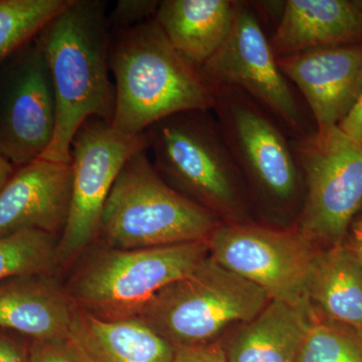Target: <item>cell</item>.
<instances>
[{"mask_svg": "<svg viewBox=\"0 0 362 362\" xmlns=\"http://www.w3.org/2000/svg\"><path fill=\"white\" fill-rule=\"evenodd\" d=\"M152 164L178 194L221 223H249V194L211 111H187L162 119L145 132Z\"/></svg>", "mask_w": 362, "mask_h": 362, "instance_id": "obj_3", "label": "cell"}, {"mask_svg": "<svg viewBox=\"0 0 362 362\" xmlns=\"http://www.w3.org/2000/svg\"><path fill=\"white\" fill-rule=\"evenodd\" d=\"M237 0H162L154 20L181 58L199 70L232 30Z\"/></svg>", "mask_w": 362, "mask_h": 362, "instance_id": "obj_19", "label": "cell"}, {"mask_svg": "<svg viewBox=\"0 0 362 362\" xmlns=\"http://www.w3.org/2000/svg\"><path fill=\"white\" fill-rule=\"evenodd\" d=\"M206 242L218 264L258 286L270 301L311 305L307 287L318 247L294 226L221 223Z\"/></svg>", "mask_w": 362, "mask_h": 362, "instance_id": "obj_10", "label": "cell"}, {"mask_svg": "<svg viewBox=\"0 0 362 362\" xmlns=\"http://www.w3.org/2000/svg\"><path fill=\"white\" fill-rule=\"evenodd\" d=\"M221 221L157 173L148 148L124 164L105 204L97 242L120 250L207 240Z\"/></svg>", "mask_w": 362, "mask_h": 362, "instance_id": "obj_4", "label": "cell"}, {"mask_svg": "<svg viewBox=\"0 0 362 362\" xmlns=\"http://www.w3.org/2000/svg\"><path fill=\"white\" fill-rule=\"evenodd\" d=\"M71 0H0V64L37 37Z\"/></svg>", "mask_w": 362, "mask_h": 362, "instance_id": "obj_22", "label": "cell"}, {"mask_svg": "<svg viewBox=\"0 0 362 362\" xmlns=\"http://www.w3.org/2000/svg\"><path fill=\"white\" fill-rule=\"evenodd\" d=\"M109 66L115 86L110 125L120 134H144L181 112L213 110L214 88L181 58L154 18L111 32Z\"/></svg>", "mask_w": 362, "mask_h": 362, "instance_id": "obj_2", "label": "cell"}, {"mask_svg": "<svg viewBox=\"0 0 362 362\" xmlns=\"http://www.w3.org/2000/svg\"><path fill=\"white\" fill-rule=\"evenodd\" d=\"M347 242L354 249V251L356 252V256L358 257L362 266V232L354 228H350Z\"/></svg>", "mask_w": 362, "mask_h": 362, "instance_id": "obj_30", "label": "cell"}, {"mask_svg": "<svg viewBox=\"0 0 362 362\" xmlns=\"http://www.w3.org/2000/svg\"><path fill=\"white\" fill-rule=\"evenodd\" d=\"M299 90L316 131L338 127L362 94V42L318 47L278 58Z\"/></svg>", "mask_w": 362, "mask_h": 362, "instance_id": "obj_13", "label": "cell"}, {"mask_svg": "<svg viewBox=\"0 0 362 362\" xmlns=\"http://www.w3.org/2000/svg\"><path fill=\"white\" fill-rule=\"evenodd\" d=\"M148 148L146 135L116 132L102 119H88L71 145L73 188L68 221L57 247L59 268L71 266L99 237L105 204L125 162Z\"/></svg>", "mask_w": 362, "mask_h": 362, "instance_id": "obj_11", "label": "cell"}, {"mask_svg": "<svg viewBox=\"0 0 362 362\" xmlns=\"http://www.w3.org/2000/svg\"><path fill=\"white\" fill-rule=\"evenodd\" d=\"M76 305L54 275H28L0 283V329L30 341L68 339Z\"/></svg>", "mask_w": 362, "mask_h": 362, "instance_id": "obj_15", "label": "cell"}, {"mask_svg": "<svg viewBox=\"0 0 362 362\" xmlns=\"http://www.w3.org/2000/svg\"><path fill=\"white\" fill-rule=\"evenodd\" d=\"M291 144L303 178L294 228L316 247L343 244L362 207V143L334 127Z\"/></svg>", "mask_w": 362, "mask_h": 362, "instance_id": "obj_8", "label": "cell"}, {"mask_svg": "<svg viewBox=\"0 0 362 362\" xmlns=\"http://www.w3.org/2000/svg\"><path fill=\"white\" fill-rule=\"evenodd\" d=\"M173 362H228L225 349L218 342L194 346L175 347Z\"/></svg>", "mask_w": 362, "mask_h": 362, "instance_id": "obj_26", "label": "cell"}, {"mask_svg": "<svg viewBox=\"0 0 362 362\" xmlns=\"http://www.w3.org/2000/svg\"><path fill=\"white\" fill-rule=\"evenodd\" d=\"M269 302L261 288L209 255L188 275L156 293L135 318L175 349L194 346L214 342L226 328L252 320Z\"/></svg>", "mask_w": 362, "mask_h": 362, "instance_id": "obj_7", "label": "cell"}, {"mask_svg": "<svg viewBox=\"0 0 362 362\" xmlns=\"http://www.w3.org/2000/svg\"><path fill=\"white\" fill-rule=\"evenodd\" d=\"M56 116L49 69L35 39L0 64V153L16 169L40 158Z\"/></svg>", "mask_w": 362, "mask_h": 362, "instance_id": "obj_12", "label": "cell"}, {"mask_svg": "<svg viewBox=\"0 0 362 362\" xmlns=\"http://www.w3.org/2000/svg\"><path fill=\"white\" fill-rule=\"evenodd\" d=\"M158 0H118L108 11L111 32L133 28L156 16Z\"/></svg>", "mask_w": 362, "mask_h": 362, "instance_id": "obj_24", "label": "cell"}, {"mask_svg": "<svg viewBox=\"0 0 362 362\" xmlns=\"http://www.w3.org/2000/svg\"><path fill=\"white\" fill-rule=\"evenodd\" d=\"M307 293L317 314L362 330V266L347 240L318 247Z\"/></svg>", "mask_w": 362, "mask_h": 362, "instance_id": "obj_20", "label": "cell"}, {"mask_svg": "<svg viewBox=\"0 0 362 362\" xmlns=\"http://www.w3.org/2000/svg\"><path fill=\"white\" fill-rule=\"evenodd\" d=\"M47 62L56 101V127L40 158L71 163L74 136L88 119L111 124L115 110L109 54L108 2L71 0L35 37Z\"/></svg>", "mask_w": 362, "mask_h": 362, "instance_id": "obj_1", "label": "cell"}, {"mask_svg": "<svg viewBox=\"0 0 362 362\" xmlns=\"http://www.w3.org/2000/svg\"><path fill=\"white\" fill-rule=\"evenodd\" d=\"M95 246L80 257L65 287L76 306L104 319L135 317L156 293L209 255L206 240L137 250Z\"/></svg>", "mask_w": 362, "mask_h": 362, "instance_id": "obj_5", "label": "cell"}, {"mask_svg": "<svg viewBox=\"0 0 362 362\" xmlns=\"http://www.w3.org/2000/svg\"><path fill=\"white\" fill-rule=\"evenodd\" d=\"M213 112L254 199L274 218L296 221L303 178L287 131L240 90L213 87Z\"/></svg>", "mask_w": 362, "mask_h": 362, "instance_id": "obj_6", "label": "cell"}, {"mask_svg": "<svg viewBox=\"0 0 362 362\" xmlns=\"http://www.w3.org/2000/svg\"><path fill=\"white\" fill-rule=\"evenodd\" d=\"M296 362H362V330L318 314Z\"/></svg>", "mask_w": 362, "mask_h": 362, "instance_id": "obj_23", "label": "cell"}, {"mask_svg": "<svg viewBox=\"0 0 362 362\" xmlns=\"http://www.w3.org/2000/svg\"><path fill=\"white\" fill-rule=\"evenodd\" d=\"M199 71L211 87L233 88L246 95L290 137L315 131L306 106L279 66L261 18L250 2L237 0L232 30Z\"/></svg>", "mask_w": 362, "mask_h": 362, "instance_id": "obj_9", "label": "cell"}, {"mask_svg": "<svg viewBox=\"0 0 362 362\" xmlns=\"http://www.w3.org/2000/svg\"><path fill=\"white\" fill-rule=\"evenodd\" d=\"M351 228H356V230H361V232H362V207L361 211H359L358 214H357L354 223H352Z\"/></svg>", "mask_w": 362, "mask_h": 362, "instance_id": "obj_31", "label": "cell"}, {"mask_svg": "<svg viewBox=\"0 0 362 362\" xmlns=\"http://www.w3.org/2000/svg\"><path fill=\"white\" fill-rule=\"evenodd\" d=\"M11 331L0 329V362H30V343Z\"/></svg>", "mask_w": 362, "mask_h": 362, "instance_id": "obj_27", "label": "cell"}, {"mask_svg": "<svg viewBox=\"0 0 362 362\" xmlns=\"http://www.w3.org/2000/svg\"><path fill=\"white\" fill-rule=\"evenodd\" d=\"M69 340L88 362H173L175 349L135 317L104 319L76 306Z\"/></svg>", "mask_w": 362, "mask_h": 362, "instance_id": "obj_17", "label": "cell"}, {"mask_svg": "<svg viewBox=\"0 0 362 362\" xmlns=\"http://www.w3.org/2000/svg\"><path fill=\"white\" fill-rule=\"evenodd\" d=\"M30 362H88L70 340L30 341Z\"/></svg>", "mask_w": 362, "mask_h": 362, "instance_id": "obj_25", "label": "cell"}, {"mask_svg": "<svg viewBox=\"0 0 362 362\" xmlns=\"http://www.w3.org/2000/svg\"><path fill=\"white\" fill-rule=\"evenodd\" d=\"M71 163L39 158L16 169L0 192V238L23 230L62 235L71 202Z\"/></svg>", "mask_w": 362, "mask_h": 362, "instance_id": "obj_14", "label": "cell"}, {"mask_svg": "<svg viewBox=\"0 0 362 362\" xmlns=\"http://www.w3.org/2000/svg\"><path fill=\"white\" fill-rule=\"evenodd\" d=\"M338 128L352 139L362 143V94L354 110L350 112Z\"/></svg>", "mask_w": 362, "mask_h": 362, "instance_id": "obj_28", "label": "cell"}, {"mask_svg": "<svg viewBox=\"0 0 362 362\" xmlns=\"http://www.w3.org/2000/svg\"><path fill=\"white\" fill-rule=\"evenodd\" d=\"M318 314L312 305L293 306L271 300L239 327L225 349L228 362H296Z\"/></svg>", "mask_w": 362, "mask_h": 362, "instance_id": "obj_18", "label": "cell"}, {"mask_svg": "<svg viewBox=\"0 0 362 362\" xmlns=\"http://www.w3.org/2000/svg\"><path fill=\"white\" fill-rule=\"evenodd\" d=\"M16 171V168H14L13 164L0 153V192L13 177Z\"/></svg>", "mask_w": 362, "mask_h": 362, "instance_id": "obj_29", "label": "cell"}, {"mask_svg": "<svg viewBox=\"0 0 362 362\" xmlns=\"http://www.w3.org/2000/svg\"><path fill=\"white\" fill-rule=\"evenodd\" d=\"M58 235L23 230L0 238V283L28 275H56Z\"/></svg>", "mask_w": 362, "mask_h": 362, "instance_id": "obj_21", "label": "cell"}, {"mask_svg": "<svg viewBox=\"0 0 362 362\" xmlns=\"http://www.w3.org/2000/svg\"><path fill=\"white\" fill-rule=\"evenodd\" d=\"M269 39L277 58L362 42V0H286Z\"/></svg>", "mask_w": 362, "mask_h": 362, "instance_id": "obj_16", "label": "cell"}]
</instances>
